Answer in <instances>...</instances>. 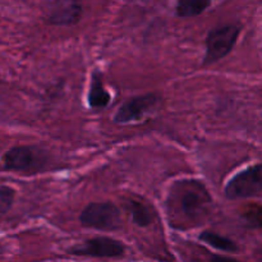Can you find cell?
<instances>
[{
	"mask_svg": "<svg viewBox=\"0 0 262 262\" xmlns=\"http://www.w3.org/2000/svg\"><path fill=\"white\" fill-rule=\"evenodd\" d=\"M211 197L199 181L184 179L171 186L166 199L169 222L179 229L197 227L209 214Z\"/></svg>",
	"mask_w": 262,
	"mask_h": 262,
	"instance_id": "1",
	"label": "cell"
},
{
	"mask_svg": "<svg viewBox=\"0 0 262 262\" xmlns=\"http://www.w3.org/2000/svg\"><path fill=\"white\" fill-rule=\"evenodd\" d=\"M241 27L238 25H224L210 31L206 38V54L204 66H210L225 58L234 48L239 36Z\"/></svg>",
	"mask_w": 262,
	"mask_h": 262,
	"instance_id": "2",
	"label": "cell"
},
{
	"mask_svg": "<svg viewBox=\"0 0 262 262\" xmlns=\"http://www.w3.org/2000/svg\"><path fill=\"white\" fill-rule=\"evenodd\" d=\"M81 224L100 230H114L122 225L120 211L112 202H94L82 211Z\"/></svg>",
	"mask_w": 262,
	"mask_h": 262,
	"instance_id": "3",
	"label": "cell"
},
{
	"mask_svg": "<svg viewBox=\"0 0 262 262\" xmlns=\"http://www.w3.org/2000/svg\"><path fill=\"white\" fill-rule=\"evenodd\" d=\"M262 191V164H257L233 177L225 186L228 199H247Z\"/></svg>",
	"mask_w": 262,
	"mask_h": 262,
	"instance_id": "4",
	"label": "cell"
},
{
	"mask_svg": "<svg viewBox=\"0 0 262 262\" xmlns=\"http://www.w3.org/2000/svg\"><path fill=\"white\" fill-rule=\"evenodd\" d=\"M160 97L154 94L136 96L127 100L115 114L114 120L117 123H132L142 120L147 115L152 114L160 107Z\"/></svg>",
	"mask_w": 262,
	"mask_h": 262,
	"instance_id": "5",
	"label": "cell"
},
{
	"mask_svg": "<svg viewBox=\"0 0 262 262\" xmlns=\"http://www.w3.org/2000/svg\"><path fill=\"white\" fill-rule=\"evenodd\" d=\"M42 151L31 146H17L3 155V165L8 170H30L38 169L45 164Z\"/></svg>",
	"mask_w": 262,
	"mask_h": 262,
	"instance_id": "6",
	"label": "cell"
},
{
	"mask_svg": "<svg viewBox=\"0 0 262 262\" xmlns=\"http://www.w3.org/2000/svg\"><path fill=\"white\" fill-rule=\"evenodd\" d=\"M125 247L119 241L107 237H97L77 245L69 250V253L91 257H119L124 255Z\"/></svg>",
	"mask_w": 262,
	"mask_h": 262,
	"instance_id": "7",
	"label": "cell"
},
{
	"mask_svg": "<svg viewBox=\"0 0 262 262\" xmlns=\"http://www.w3.org/2000/svg\"><path fill=\"white\" fill-rule=\"evenodd\" d=\"M45 15L51 25H74L81 19L82 4L79 0H50L46 5Z\"/></svg>",
	"mask_w": 262,
	"mask_h": 262,
	"instance_id": "8",
	"label": "cell"
},
{
	"mask_svg": "<svg viewBox=\"0 0 262 262\" xmlns=\"http://www.w3.org/2000/svg\"><path fill=\"white\" fill-rule=\"evenodd\" d=\"M90 106L94 109H102L107 106L110 102L109 92L105 90L102 84V78L97 72L92 74L91 86H90V95H89Z\"/></svg>",
	"mask_w": 262,
	"mask_h": 262,
	"instance_id": "9",
	"label": "cell"
},
{
	"mask_svg": "<svg viewBox=\"0 0 262 262\" xmlns=\"http://www.w3.org/2000/svg\"><path fill=\"white\" fill-rule=\"evenodd\" d=\"M128 211H129L132 220L140 227H147L152 223V211L146 204L136 200H129L127 202Z\"/></svg>",
	"mask_w": 262,
	"mask_h": 262,
	"instance_id": "10",
	"label": "cell"
},
{
	"mask_svg": "<svg viewBox=\"0 0 262 262\" xmlns=\"http://www.w3.org/2000/svg\"><path fill=\"white\" fill-rule=\"evenodd\" d=\"M211 0H178L177 2V14L179 17H196L207 9Z\"/></svg>",
	"mask_w": 262,
	"mask_h": 262,
	"instance_id": "11",
	"label": "cell"
},
{
	"mask_svg": "<svg viewBox=\"0 0 262 262\" xmlns=\"http://www.w3.org/2000/svg\"><path fill=\"white\" fill-rule=\"evenodd\" d=\"M200 239L206 243V245L216 248V250L225 251V252H234V251H237V246H235L233 241L228 239V238L223 237L220 234H216L214 232H204L200 235Z\"/></svg>",
	"mask_w": 262,
	"mask_h": 262,
	"instance_id": "12",
	"label": "cell"
},
{
	"mask_svg": "<svg viewBox=\"0 0 262 262\" xmlns=\"http://www.w3.org/2000/svg\"><path fill=\"white\" fill-rule=\"evenodd\" d=\"M14 189L0 184V215L5 214L12 207L13 202H14Z\"/></svg>",
	"mask_w": 262,
	"mask_h": 262,
	"instance_id": "13",
	"label": "cell"
},
{
	"mask_svg": "<svg viewBox=\"0 0 262 262\" xmlns=\"http://www.w3.org/2000/svg\"><path fill=\"white\" fill-rule=\"evenodd\" d=\"M245 219L251 227H262V207L250 206L245 212Z\"/></svg>",
	"mask_w": 262,
	"mask_h": 262,
	"instance_id": "14",
	"label": "cell"
}]
</instances>
